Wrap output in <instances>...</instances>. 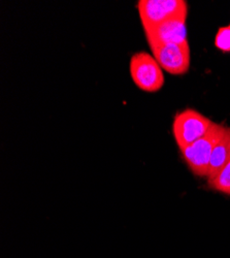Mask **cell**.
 Instances as JSON below:
<instances>
[{"instance_id": "6da1fadb", "label": "cell", "mask_w": 230, "mask_h": 258, "mask_svg": "<svg viewBox=\"0 0 230 258\" xmlns=\"http://www.w3.org/2000/svg\"><path fill=\"white\" fill-rule=\"evenodd\" d=\"M226 126L213 123L208 132L198 141L181 150L182 156L192 173L197 177H207L208 165L214 148L225 133Z\"/></svg>"}, {"instance_id": "7a4b0ae2", "label": "cell", "mask_w": 230, "mask_h": 258, "mask_svg": "<svg viewBox=\"0 0 230 258\" xmlns=\"http://www.w3.org/2000/svg\"><path fill=\"white\" fill-rule=\"evenodd\" d=\"M129 72L136 87L144 92L155 93L164 86V75L153 55L135 53L129 62Z\"/></svg>"}, {"instance_id": "3957f363", "label": "cell", "mask_w": 230, "mask_h": 258, "mask_svg": "<svg viewBox=\"0 0 230 258\" xmlns=\"http://www.w3.org/2000/svg\"><path fill=\"white\" fill-rule=\"evenodd\" d=\"M137 11L142 27L147 30L172 19L187 17L188 6L184 0H139Z\"/></svg>"}, {"instance_id": "277c9868", "label": "cell", "mask_w": 230, "mask_h": 258, "mask_svg": "<svg viewBox=\"0 0 230 258\" xmlns=\"http://www.w3.org/2000/svg\"><path fill=\"white\" fill-rule=\"evenodd\" d=\"M214 122L197 111L187 109L179 112L174 119L173 134L180 150L201 139Z\"/></svg>"}, {"instance_id": "5b68a950", "label": "cell", "mask_w": 230, "mask_h": 258, "mask_svg": "<svg viewBox=\"0 0 230 258\" xmlns=\"http://www.w3.org/2000/svg\"><path fill=\"white\" fill-rule=\"evenodd\" d=\"M151 50L161 69L169 74L181 76L189 71L191 58L188 41L183 44L154 46Z\"/></svg>"}, {"instance_id": "8992f818", "label": "cell", "mask_w": 230, "mask_h": 258, "mask_svg": "<svg viewBox=\"0 0 230 258\" xmlns=\"http://www.w3.org/2000/svg\"><path fill=\"white\" fill-rule=\"evenodd\" d=\"M187 17H179L157 25L155 27L144 30L150 48L159 45L183 44L187 42Z\"/></svg>"}, {"instance_id": "52a82bcc", "label": "cell", "mask_w": 230, "mask_h": 258, "mask_svg": "<svg viewBox=\"0 0 230 258\" xmlns=\"http://www.w3.org/2000/svg\"><path fill=\"white\" fill-rule=\"evenodd\" d=\"M230 161V127H226L225 133L214 148L207 171V181L212 180L219 171Z\"/></svg>"}, {"instance_id": "ba28073f", "label": "cell", "mask_w": 230, "mask_h": 258, "mask_svg": "<svg viewBox=\"0 0 230 258\" xmlns=\"http://www.w3.org/2000/svg\"><path fill=\"white\" fill-rule=\"evenodd\" d=\"M208 182L213 189L230 196V161Z\"/></svg>"}, {"instance_id": "9c48e42d", "label": "cell", "mask_w": 230, "mask_h": 258, "mask_svg": "<svg viewBox=\"0 0 230 258\" xmlns=\"http://www.w3.org/2000/svg\"><path fill=\"white\" fill-rule=\"evenodd\" d=\"M215 46L222 52H230V25L219 28L215 37Z\"/></svg>"}]
</instances>
